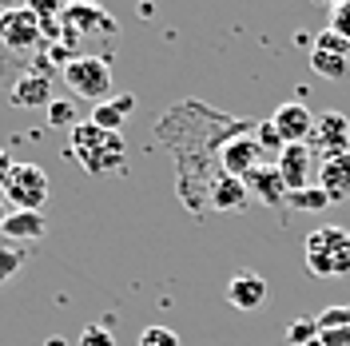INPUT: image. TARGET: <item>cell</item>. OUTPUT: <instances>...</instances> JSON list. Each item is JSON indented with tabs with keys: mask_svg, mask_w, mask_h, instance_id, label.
<instances>
[{
	"mask_svg": "<svg viewBox=\"0 0 350 346\" xmlns=\"http://www.w3.org/2000/svg\"><path fill=\"white\" fill-rule=\"evenodd\" d=\"M319 343L323 346H350V326H342V330H319Z\"/></svg>",
	"mask_w": 350,
	"mask_h": 346,
	"instance_id": "29",
	"label": "cell"
},
{
	"mask_svg": "<svg viewBox=\"0 0 350 346\" xmlns=\"http://www.w3.org/2000/svg\"><path fill=\"white\" fill-rule=\"evenodd\" d=\"M314 323H319V330H342V326H350V303L319 310V315H314Z\"/></svg>",
	"mask_w": 350,
	"mask_h": 346,
	"instance_id": "23",
	"label": "cell"
},
{
	"mask_svg": "<svg viewBox=\"0 0 350 346\" xmlns=\"http://www.w3.org/2000/svg\"><path fill=\"white\" fill-rule=\"evenodd\" d=\"M40 16L32 12V8H8V12H0V40L8 44L12 52H28V48H36L40 44Z\"/></svg>",
	"mask_w": 350,
	"mask_h": 346,
	"instance_id": "6",
	"label": "cell"
},
{
	"mask_svg": "<svg viewBox=\"0 0 350 346\" xmlns=\"http://www.w3.org/2000/svg\"><path fill=\"white\" fill-rule=\"evenodd\" d=\"M247 183V195H255L259 203H267V207H279V203H286V183L283 175H279V168L275 163H259L255 172L243 179Z\"/></svg>",
	"mask_w": 350,
	"mask_h": 346,
	"instance_id": "11",
	"label": "cell"
},
{
	"mask_svg": "<svg viewBox=\"0 0 350 346\" xmlns=\"http://www.w3.org/2000/svg\"><path fill=\"white\" fill-rule=\"evenodd\" d=\"M12 168H16V163H12V155H8L4 148H0V191H4V183H8V175H12Z\"/></svg>",
	"mask_w": 350,
	"mask_h": 346,
	"instance_id": "30",
	"label": "cell"
},
{
	"mask_svg": "<svg viewBox=\"0 0 350 346\" xmlns=\"http://www.w3.org/2000/svg\"><path fill=\"white\" fill-rule=\"evenodd\" d=\"M80 346H116V334L104 323H92L80 330Z\"/></svg>",
	"mask_w": 350,
	"mask_h": 346,
	"instance_id": "25",
	"label": "cell"
},
{
	"mask_svg": "<svg viewBox=\"0 0 350 346\" xmlns=\"http://www.w3.org/2000/svg\"><path fill=\"white\" fill-rule=\"evenodd\" d=\"M314 338H319V323H314V315H303L299 323L286 326V343L291 346H306V343H314Z\"/></svg>",
	"mask_w": 350,
	"mask_h": 346,
	"instance_id": "21",
	"label": "cell"
},
{
	"mask_svg": "<svg viewBox=\"0 0 350 346\" xmlns=\"http://www.w3.org/2000/svg\"><path fill=\"white\" fill-rule=\"evenodd\" d=\"M319 155L310 152V144H286L283 152H279V175H283L286 191H303L310 187V163H314Z\"/></svg>",
	"mask_w": 350,
	"mask_h": 346,
	"instance_id": "9",
	"label": "cell"
},
{
	"mask_svg": "<svg viewBox=\"0 0 350 346\" xmlns=\"http://www.w3.org/2000/svg\"><path fill=\"white\" fill-rule=\"evenodd\" d=\"M306 267L319 279L350 275V231H342V227H314L306 235Z\"/></svg>",
	"mask_w": 350,
	"mask_h": 346,
	"instance_id": "2",
	"label": "cell"
},
{
	"mask_svg": "<svg viewBox=\"0 0 350 346\" xmlns=\"http://www.w3.org/2000/svg\"><path fill=\"white\" fill-rule=\"evenodd\" d=\"M310 152L314 155H342L350 152V120L342 111H327V116H319L314 120V131H310Z\"/></svg>",
	"mask_w": 350,
	"mask_h": 346,
	"instance_id": "5",
	"label": "cell"
},
{
	"mask_svg": "<svg viewBox=\"0 0 350 346\" xmlns=\"http://www.w3.org/2000/svg\"><path fill=\"white\" fill-rule=\"evenodd\" d=\"M271 124H275V131H279L283 148L286 144H306L310 131H314V111L306 108L303 100H291V104H283V108H275Z\"/></svg>",
	"mask_w": 350,
	"mask_h": 346,
	"instance_id": "8",
	"label": "cell"
},
{
	"mask_svg": "<svg viewBox=\"0 0 350 346\" xmlns=\"http://www.w3.org/2000/svg\"><path fill=\"white\" fill-rule=\"evenodd\" d=\"M4 215H8V211H4V195H0V223H4Z\"/></svg>",
	"mask_w": 350,
	"mask_h": 346,
	"instance_id": "31",
	"label": "cell"
},
{
	"mask_svg": "<svg viewBox=\"0 0 350 346\" xmlns=\"http://www.w3.org/2000/svg\"><path fill=\"white\" fill-rule=\"evenodd\" d=\"M314 48H323V52H338V56H350V44L338 36V32H319V40H314Z\"/></svg>",
	"mask_w": 350,
	"mask_h": 346,
	"instance_id": "28",
	"label": "cell"
},
{
	"mask_svg": "<svg viewBox=\"0 0 350 346\" xmlns=\"http://www.w3.org/2000/svg\"><path fill=\"white\" fill-rule=\"evenodd\" d=\"M64 84L72 88L76 100L104 104L111 100V64L104 56H76L64 64Z\"/></svg>",
	"mask_w": 350,
	"mask_h": 346,
	"instance_id": "3",
	"label": "cell"
},
{
	"mask_svg": "<svg viewBox=\"0 0 350 346\" xmlns=\"http://www.w3.org/2000/svg\"><path fill=\"white\" fill-rule=\"evenodd\" d=\"M255 139H259V148L262 152H283V139H279V131H275V124L267 120V124H259V131H255Z\"/></svg>",
	"mask_w": 350,
	"mask_h": 346,
	"instance_id": "27",
	"label": "cell"
},
{
	"mask_svg": "<svg viewBox=\"0 0 350 346\" xmlns=\"http://www.w3.org/2000/svg\"><path fill=\"white\" fill-rule=\"evenodd\" d=\"M310 68H314L323 80H347V76H350V56L323 52V48H310Z\"/></svg>",
	"mask_w": 350,
	"mask_h": 346,
	"instance_id": "18",
	"label": "cell"
},
{
	"mask_svg": "<svg viewBox=\"0 0 350 346\" xmlns=\"http://www.w3.org/2000/svg\"><path fill=\"white\" fill-rule=\"evenodd\" d=\"M0 231L12 239V243H40L48 235V223H44L40 211H8Z\"/></svg>",
	"mask_w": 350,
	"mask_h": 346,
	"instance_id": "15",
	"label": "cell"
},
{
	"mask_svg": "<svg viewBox=\"0 0 350 346\" xmlns=\"http://www.w3.org/2000/svg\"><path fill=\"white\" fill-rule=\"evenodd\" d=\"M227 303L235 310H259L267 303V279L255 271H235L227 282Z\"/></svg>",
	"mask_w": 350,
	"mask_h": 346,
	"instance_id": "10",
	"label": "cell"
},
{
	"mask_svg": "<svg viewBox=\"0 0 350 346\" xmlns=\"http://www.w3.org/2000/svg\"><path fill=\"white\" fill-rule=\"evenodd\" d=\"M52 104V76L48 72H24L12 84V108H48Z\"/></svg>",
	"mask_w": 350,
	"mask_h": 346,
	"instance_id": "13",
	"label": "cell"
},
{
	"mask_svg": "<svg viewBox=\"0 0 350 346\" xmlns=\"http://www.w3.org/2000/svg\"><path fill=\"white\" fill-rule=\"evenodd\" d=\"M24 259H28V255H24V251L16 247V243L0 247V287H4V282H8L12 275H16V271H21V267H24Z\"/></svg>",
	"mask_w": 350,
	"mask_h": 346,
	"instance_id": "22",
	"label": "cell"
},
{
	"mask_svg": "<svg viewBox=\"0 0 350 346\" xmlns=\"http://www.w3.org/2000/svg\"><path fill=\"white\" fill-rule=\"evenodd\" d=\"M139 346H183L179 343V334H175L172 326H148L144 334H139Z\"/></svg>",
	"mask_w": 350,
	"mask_h": 346,
	"instance_id": "24",
	"label": "cell"
},
{
	"mask_svg": "<svg viewBox=\"0 0 350 346\" xmlns=\"http://www.w3.org/2000/svg\"><path fill=\"white\" fill-rule=\"evenodd\" d=\"M251 203V195H247V183L235 179V175H219L215 183H211V207L215 211H243Z\"/></svg>",
	"mask_w": 350,
	"mask_h": 346,
	"instance_id": "17",
	"label": "cell"
},
{
	"mask_svg": "<svg viewBox=\"0 0 350 346\" xmlns=\"http://www.w3.org/2000/svg\"><path fill=\"white\" fill-rule=\"evenodd\" d=\"M330 32H338V36L350 44V0H342V4L330 8Z\"/></svg>",
	"mask_w": 350,
	"mask_h": 346,
	"instance_id": "26",
	"label": "cell"
},
{
	"mask_svg": "<svg viewBox=\"0 0 350 346\" xmlns=\"http://www.w3.org/2000/svg\"><path fill=\"white\" fill-rule=\"evenodd\" d=\"M48 191L52 187H48L44 168H36V163H16L0 195H4V203L12 211H40L44 203H48Z\"/></svg>",
	"mask_w": 350,
	"mask_h": 346,
	"instance_id": "4",
	"label": "cell"
},
{
	"mask_svg": "<svg viewBox=\"0 0 350 346\" xmlns=\"http://www.w3.org/2000/svg\"><path fill=\"white\" fill-rule=\"evenodd\" d=\"M131 111H135V96H111L104 104H92V124L120 135V128L128 124Z\"/></svg>",
	"mask_w": 350,
	"mask_h": 346,
	"instance_id": "16",
	"label": "cell"
},
{
	"mask_svg": "<svg viewBox=\"0 0 350 346\" xmlns=\"http://www.w3.org/2000/svg\"><path fill=\"white\" fill-rule=\"evenodd\" d=\"M219 163H223V175H235V179H247L262 163V148L255 139V131H243L235 139H227L219 148Z\"/></svg>",
	"mask_w": 350,
	"mask_h": 346,
	"instance_id": "7",
	"label": "cell"
},
{
	"mask_svg": "<svg viewBox=\"0 0 350 346\" xmlns=\"http://www.w3.org/2000/svg\"><path fill=\"white\" fill-rule=\"evenodd\" d=\"M306 346H323V343H319V338H314V343H306Z\"/></svg>",
	"mask_w": 350,
	"mask_h": 346,
	"instance_id": "32",
	"label": "cell"
},
{
	"mask_svg": "<svg viewBox=\"0 0 350 346\" xmlns=\"http://www.w3.org/2000/svg\"><path fill=\"white\" fill-rule=\"evenodd\" d=\"M286 203L295 207V211H323L330 207V199L323 187H303V191H286Z\"/></svg>",
	"mask_w": 350,
	"mask_h": 346,
	"instance_id": "19",
	"label": "cell"
},
{
	"mask_svg": "<svg viewBox=\"0 0 350 346\" xmlns=\"http://www.w3.org/2000/svg\"><path fill=\"white\" fill-rule=\"evenodd\" d=\"M76 124H80L76 120V104L52 96V104H48V128H76Z\"/></svg>",
	"mask_w": 350,
	"mask_h": 346,
	"instance_id": "20",
	"label": "cell"
},
{
	"mask_svg": "<svg viewBox=\"0 0 350 346\" xmlns=\"http://www.w3.org/2000/svg\"><path fill=\"white\" fill-rule=\"evenodd\" d=\"M319 187L327 191L330 203H347L350 199V152L327 155L319 168Z\"/></svg>",
	"mask_w": 350,
	"mask_h": 346,
	"instance_id": "12",
	"label": "cell"
},
{
	"mask_svg": "<svg viewBox=\"0 0 350 346\" xmlns=\"http://www.w3.org/2000/svg\"><path fill=\"white\" fill-rule=\"evenodd\" d=\"M64 16V24H68V32L72 36H88V32H104V36H111L116 32V21H111L104 8H92V4H72V8H64L60 12Z\"/></svg>",
	"mask_w": 350,
	"mask_h": 346,
	"instance_id": "14",
	"label": "cell"
},
{
	"mask_svg": "<svg viewBox=\"0 0 350 346\" xmlns=\"http://www.w3.org/2000/svg\"><path fill=\"white\" fill-rule=\"evenodd\" d=\"M72 155L80 159V168L88 175H104V172H120L124 168L128 144H124V135L96 128L92 120H80L72 128Z\"/></svg>",
	"mask_w": 350,
	"mask_h": 346,
	"instance_id": "1",
	"label": "cell"
}]
</instances>
